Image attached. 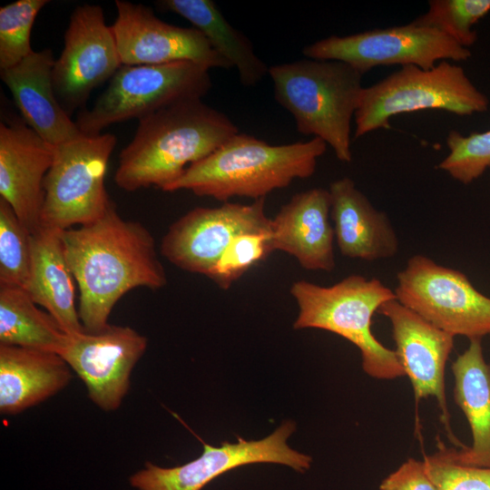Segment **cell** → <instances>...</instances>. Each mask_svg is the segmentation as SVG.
Segmentation results:
<instances>
[{"instance_id": "6da1fadb", "label": "cell", "mask_w": 490, "mask_h": 490, "mask_svg": "<svg viewBox=\"0 0 490 490\" xmlns=\"http://www.w3.org/2000/svg\"><path fill=\"white\" fill-rule=\"evenodd\" d=\"M62 240L88 332L107 328L113 307L130 290L167 284L152 234L141 222L122 218L113 203L99 219L63 230Z\"/></svg>"}, {"instance_id": "7a4b0ae2", "label": "cell", "mask_w": 490, "mask_h": 490, "mask_svg": "<svg viewBox=\"0 0 490 490\" xmlns=\"http://www.w3.org/2000/svg\"><path fill=\"white\" fill-rule=\"evenodd\" d=\"M238 127L201 99L176 103L139 120L132 140L119 154L116 185L126 191H164L192 163L213 152Z\"/></svg>"}, {"instance_id": "3957f363", "label": "cell", "mask_w": 490, "mask_h": 490, "mask_svg": "<svg viewBox=\"0 0 490 490\" xmlns=\"http://www.w3.org/2000/svg\"><path fill=\"white\" fill-rule=\"evenodd\" d=\"M327 145L317 137L270 145L238 132L210 155L191 164L167 191L187 190L223 202L233 197L256 201L288 187L296 179L312 176Z\"/></svg>"}, {"instance_id": "277c9868", "label": "cell", "mask_w": 490, "mask_h": 490, "mask_svg": "<svg viewBox=\"0 0 490 490\" xmlns=\"http://www.w3.org/2000/svg\"><path fill=\"white\" fill-rule=\"evenodd\" d=\"M274 97L294 118L297 131L329 145L350 162L351 121L363 90V74L337 60L302 59L270 66Z\"/></svg>"}, {"instance_id": "5b68a950", "label": "cell", "mask_w": 490, "mask_h": 490, "mask_svg": "<svg viewBox=\"0 0 490 490\" xmlns=\"http://www.w3.org/2000/svg\"><path fill=\"white\" fill-rule=\"evenodd\" d=\"M290 294L299 307L295 329H324L348 340L359 349L362 368L369 377L405 376L395 350L385 347L371 330L374 313L396 299L394 290L378 279L353 274L328 287L300 279L292 283Z\"/></svg>"}, {"instance_id": "8992f818", "label": "cell", "mask_w": 490, "mask_h": 490, "mask_svg": "<svg viewBox=\"0 0 490 490\" xmlns=\"http://www.w3.org/2000/svg\"><path fill=\"white\" fill-rule=\"evenodd\" d=\"M489 100L462 66L441 61L431 69L406 65L364 87L355 113V138L390 126L391 117L426 109L471 115L488 110Z\"/></svg>"}, {"instance_id": "52a82bcc", "label": "cell", "mask_w": 490, "mask_h": 490, "mask_svg": "<svg viewBox=\"0 0 490 490\" xmlns=\"http://www.w3.org/2000/svg\"><path fill=\"white\" fill-rule=\"evenodd\" d=\"M204 65L180 61L164 64H122L91 109L75 121L84 135H99L111 124L142 119L176 103L202 99L212 83Z\"/></svg>"}, {"instance_id": "ba28073f", "label": "cell", "mask_w": 490, "mask_h": 490, "mask_svg": "<svg viewBox=\"0 0 490 490\" xmlns=\"http://www.w3.org/2000/svg\"><path fill=\"white\" fill-rule=\"evenodd\" d=\"M116 142L112 133L82 134L54 146L44 181L42 227L63 231L106 212L113 202L105 189V175Z\"/></svg>"}, {"instance_id": "9c48e42d", "label": "cell", "mask_w": 490, "mask_h": 490, "mask_svg": "<svg viewBox=\"0 0 490 490\" xmlns=\"http://www.w3.org/2000/svg\"><path fill=\"white\" fill-rule=\"evenodd\" d=\"M397 279V300L437 328L469 339L490 334V298L461 271L415 255Z\"/></svg>"}, {"instance_id": "30bf717a", "label": "cell", "mask_w": 490, "mask_h": 490, "mask_svg": "<svg viewBox=\"0 0 490 490\" xmlns=\"http://www.w3.org/2000/svg\"><path fill=\"white\" fill-rule=\"evenodd\" d=\"M310 59L337 60L361 74L379 65H416L431 69L441 61L461 62L472 54L441 32L410 23L346 36L331 35L305 46Z\"/></svg>"}, {"instance_id": "8fae6325", "label": "cell", "mask_w": 490, "mask_h": 490, "mask_svg": "<svg viewBox=\"0 0 490 490\" xmlns=\"http://www.w3.org/2000/svg\"><path fill=\"white\" fill-rule=\"evenodd\" d=\"M293 421H286L272 434L260 440L223 442L212 446L202 442V454L181 466L162 467L147 462L132 474L129 482L137 490H201L211 481L234 468L258 463H274L304 473L311 456L292 449L287 440L295 431Z\"/></svg>"}, {"instance_id": "7c38bea8", "label": "cell", "mask_w": 490, "mask_h": 490, "mask_svg": "<svg viewBox=\"0 0 490 490\" xmlns=\"http://www.w3.org/2000/svg\"><path fill=\"white\" fill-rule=\"evenodd\" d=\"M270 224L265 198L250 204L228 201L219 207H196L171 224L160 251L175 267L207 277L239 236L270 232Z\"/></svg>"}, {"instance_id": "4fadbf2b", "label": "cell", "mask_w": 490, "mask_h": 490, "mask_svg": "<svg viewBox=\"0 0 490 490\" xmlns=\"http://www.w3.org/2000/svg\"><path fill=\"white\" fill-rule=\"evenodd\" d=\"M122 65L112 26L98 5H78L64 34V46L54 61L53 85L58 102L71 116L82 110L94 88Z\"/></svg>"}, {"instance_id": "5bb4252c", "label": "cell", "mask_w": 490, "mask_h": 490, "mask_svg": "<svg viewBox=\"0 0 490 490\" xmlns=\"http://www.w3.org/2000/svg\"><path fill=\"white\" fill-rule=\"evenodd\" d=\"M147 345V338L134 328L109 325L99 332L67 334L58 354L84 383L90 400L110 412L121 407Z\"/></svg>"}, {"instance_id": "9a60e30c", "label": "cell", "mask_w": 490, "mask_h": 490, "mask_svg": "<svg viewBox=\"0 0 490 490\" xmlns=\"http://www.w3.org/2000/svg\"><path fill=\"white\" fill-rule=\"evenodd\" d=\"M111 25L122 64H164L190 61L209 69L232 66L194 27H180L159 19L142 4L116 0Z\"/></svg>"}, {"instance_id": "2e32d148", "label": "cell", "mask_w": 490, "mask_h": 490, "mask_svg": "<svg viewBox=\"0 0 490 490\" xmlns=\"http://www.w3.org/2000/svg\"><path fill=\"white\" fill-rule=\"evenodd\" d=\"M377 312L391 324L395 352L411 382L416 399L435 397L449 439L456 448L466 446L452 432L445 388L446 364L455 337L433 326L397 299L385 302Z\"/></svg>"}, {"instance_id": "e0dca14e", "label": "cell", "mask_w": 490, "mask_h": 490, "mask_svg": "<svg viewBox=\"0 0 490 490\" xmlns=\"http://www.w3.org/2000/svg\"><path fill=\"white\" fill-rule=\"evenodd\" d=\"M54 152V146L24 121H1L0 198L11 206L32 234L42 228L44 181Z\"/></svg>"}, {"instance_id": "ac0fdd59", "label": "cell", "mask_w": 490, "mask_h": 490, "mask_svg": "<svg viewBox=\"0 0 490 490\" xmlns=\"http://www.w3.org/2000/svg\"><path fill=\"white\" fill-rule=\"evenodd\" d=\"M330 207L329 191L323 188L293 195L271 219L273 251L289 254L306 270L332 271L336 262Z\"/></svg>"}, {"instance_id": "d6986e66", "label": "cell", "mask_w": 490, "mask_h": 490, "mask_svg": "<svg viewBox=\"0 0 490 490\" xmlns=\"http://www.w3.org/2000/svg\"><path fill=\"white\" fill-rule=\"evenodd\" d=\"M50 49L33 51L0 76L13 95L24 122L54 146L83 133L58 102L53 85L54 64Z\"/></svg>"}, {"instance_id": "ffe728a7", "label": "cell", "mask_w": 490, "mask_h": 490, "mask_svg": "<svg viewBox=\"0 0 490 490\" xmlns=\"http://www.w3.org/2000/svg\"><path fill=\"white\" fill-rule=\"evenodd\" d=\"M328 191L335 239L343 256L373 261L397 253L398 239L389 219L372 205L353 180H336Z\"/></svg>"}, {"instance_id": "44dd1931", "label": "cell", "mask_w": 490, "mask_h": 490, "mask_svg": "<svg viewBox=\"0 0 490 490\" xmlns=\"http://www.w3.org/2000/svg\"><path fill=\"white\" fill-rule=\"evenodd\" d=\"M72 377L56 352L0 345V412L20 414L63 390Z\"/></svg>"}, {"instance_id": "7402d4cb", "label": "cell", "mask_w": 490, "mask_h": 490, "mask_svg": "<svg viewBox=\"0 0 490 490\" xmlns=\"http://www.w3.org/2000/svg\"><path fill=\"white\" fill-rule=\"evenodd\" d=\"M468 348L452 363L454 398L465 414L472 444L449 448L460 464L490 467V364L485 360L481 338L469 339Z\"/></svg>"}, {"instance_id": "603a6c76", "label": "cell", "mask_w": 490, "mask_h": 490, "mask_svg": "<svg viewBox=\"0 0 490 490\" xmlns=\"http://www.w3.org/2000/svg\"><path fill=\"white\" fill-rule=\"evenodd\" d=\"M32 264L26 290L68 334L84 329L75 306L74 278L69 267L62 231L42 227L33 234Z\"/></svg>"}, {"instance_id": "cb8c5ba5", "label": "cell", "mask_w": 490, "mask_h": 490, "mask_svg": "<svg viewBox=\"0 0 490 490\" xmlns=\"http://www.w3.org/2000/svg\"><path fill=\"white\" fill-rule=\"evenodd\" d=\"M156 5L189 21L199 30L212 48L233 67L237 68L244 86L258 84L269 68L255 53L251 41L234 28L211 0H161Z\"/></svg>"}, {"instance_id": "d4e9b609", "label": "cell", "mask_w": 490, "mask_h": 490, "mask_svg": "<svg viewBox=\"0 0 490 490\" xmlns=\"http://www.w3.org/2000/svg\"><path fill=\"white\" fill-rule=\"evenodd\" d=\"M37 306L25 289L0 284V345L59 352L67 334Z\"/></svg>"}, {"instance_id": "484cf974", "label": "cell", "mask_w": 490, "mask_h": 490, "mask_svg": "<svg viewBox=\"0 0 490 490\" xmlns=\"http://www.w3.org/2000/svg\"><path fill=\"white\" fill-rule=\"evenodd\" d=\"M32 248V232L0 198V284L27 289Z\"/></svg>"}, {"instance_id": "4316f807", "label": "cell", "mask_w": 490, "mask_h": 490, "mask_svg": "<svg viewBox=\"0 0 490 490\" xmlns=\"http://www.w3.org/2000/svg\"><path fill=\"white\" fill-rule=\"evenodd\" d=\"M428 6L413 23L436 29L468 48L477 38L473 26L490 12V0H431Z\"/></svg>"}, {"instance_id": "83f0119b", "label": "cell", "mask_w": 490, "mask_h": 490, "mask_svg": "<svg viewBox=\"0 0 490 490\" xmlns=\"http://www.w3.org/2000/svg\"><path fill=\"white\" fill-rule=\"evenodd\" d=\"M48 0H17L0 8V70L15 66L34 50L31 32Z\"/></svg>"}, {"instance_id": "f1b7e54d", "label": "cell", "mask_w": 490, "mask_h": 490, "mask_svg": "<svg viewBox=\"0 0 490 490\" xmlns=\"http://www.w3.org/2000/svg\"><path fill=\"white\" fill-rule=\"evenodd\" d=\"M446 145L449 152L438 167L454 180L468 184L490 168V130L468 135L451 131Z\"/></svg>"}, {"instance_id": "f546056e", "label": "cell", "mask_w": 490, "mask_h": 490, "mask_svg": "<svg viewBox=\"0 0 490 490\" xmlns=\"http://www.w3.org/2000/svg\"><path fill=\"white\" fill-rule=\"evenodd\" d=\"M273 251L270 232H250L239 236L222 254L207 278L228 289L253 266Z\"/></svg>"}, {"instance_id": "4dcf8cb0", "label": "cell", "mask_w": 490, "mask_h": 490, "mask_svg": "<svg viewBox=\"0 0 490 490\" xmlns=\"http://www.w3.org/2000/svg\"><path fill=\"white\" fill-rule=\"evenodd\" d=\"M428 475L438 490H490V467H478L456 462L441 442L438 451L426 456Z\"/></svg>"}, {"instance_id": "1f68e13d", "label": "cell", "mask_w": 490, "mask_h": 490, "mask_svg": "<svg viewBox=\"0 0 490 490\" xmlns=\"http://www.w3.org/2000/svg\"><path fill=\"white\" fill-rule=\"evenodd\" d=\"M379 490H438L427 474L424 460L408 458L379 485Z\"/></svg>"}]
</instances>
